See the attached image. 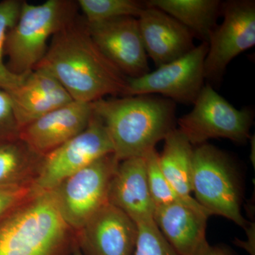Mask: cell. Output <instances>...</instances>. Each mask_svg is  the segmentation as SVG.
I'll list each match as a JSON object with an SVG mask.
<instances>
[{
    "instance_id": "1",
    "label": "cell",
    "mask_w": 255,
    "mask_h": 255,
    "mask_svg": "<svg viewBox=\"0 0 255 255\" xmlns=\"http://www.w3.org/2000/svg\"><path fill=\"white\" fill-rule=\"evenodd\" d=\"M36 68L51 74L77 102L91 104L109 95H128V77L99 49L86 21L78 17L52 37Z\"/></svg>"
},
{
    "instance_id": "2",
    "label": "cell",
    "mask_w": 255,
    "mask_h": 255,
    "mask_svg": "<svg viewBox=\"0 0 255 255\" xmlns=\"http://www.w3.org/2000/svg\"><path fill=\"white\" fill-rule=\"evenodd\" d=\"M92 112L107 128L119 161L144 157L175 128V102L156 95L101 99Z\"/></svg>"
},
{
    "instance_id": "3",
    "label": "cell",
    "mask_w": 255,
    "mask_h": 255,
    "mask_svg": "<svg viewBox=\"0 0 255 255\" xmlns=\"http://www.w3.org/2000/svg\"><path fill=\"white\" fill-rule=\"evenodd\" d=\"M76 246L50 191H37L0 219V255H72Z\"/></svg>"
},
{
    "instance_id": "4",
    "label": "cell",
    "mask_w": 255,
    "mask_h": 255,
    "mask_svg": "<svg viewBox=\"0 0 255 255\" xmlns=\"http://www.w3.org/2000/svg\"><path fill=\"white\" fill-rule=\"evenodd\" d=\"M74 0H48L41 4L23 1L16 23L6 34L4 56L11 73L26 76L43 59L48 41L77 18Z\"/></svg>"
},
{
    "instance_id": "5",
    "label": "cell",
    "mask_w": 255,
    "mask_h": 255,
    "mask_svg": "<svg viewBox=\"0 0 255 255\" xmlns=\"http://www.w3.org/2000/svg\"><path fill=\"white\" fill-rule=\"evenodd\" d=\"M196 200L211 215H219L246 228L241 209V189L229 157L211 144L194 149L191 172Z\"/></svg>"
},
{
    "instance_id": "6",
    "label": "cell",
    "mask_w": 255,
    "mask_h": 255,
    "mask_svg": "<svg viewBox=\"0 0 255 255\" xmlns=\"http://www.w3.org/2000/svg\"><path fill=\"white\" fill-rule=\"evenodd\" d=\"M193 105L192 110L177 121L178 129L193 146L214 138L243 143L251 137L253 111L233 107L211 84L204 85Z\"/></svg>"
},
{
    "instance_id": "7",
    "label": "cell",
    "mask_w": 255,
    "mask_h": 255,
    "mask_svg": "<svg viewBox=\"0 0 255 255\" xmlns=\"http://www.w3.org/2000/svg\"><path fill=\"white\" fill-rule=\"evenodd\" d=\"M119 162L114 154L101 157L50 190L65 222L79 231L106 204Z\"/></svg>"
},
{
    "instance_id": "8",
    "label": "cell",
    "mask_w": 255,
    "mask_h": 255,
    "mask_svg": "<svg viewBox=\"0 0 255 255\" xmlns=\"http://www.w3.org/2000/svg\"><path fill=\"white\" fill-rule=\"evenodd\" d=\"M110 154H114V147L107 128L92 112L83 131L43 156L34 187L39 191L51 190L64 179Z\"/></svg>"
},
{
    "instance_id": "9",
    "label": "cell",
    "mask_w": 255,
    "mask_h": 255,
    "mask_svg": "<svg viewBox=\"0 0 255 255\" xmlns=\"http://www.w3.org/2000/svg\"><path fill=\"white\" fill-rule=\"evenodd\" d=\"M223 19L208 42L204 78L219 82L236 57L255 45L254 0H228L222 2Z\"/></svg>"
},
{
    "instance_id": "10",
    "label": "cell",
    "mask_w": 255,
    "mask_h": 255,
    "mask_svg": "<svg viewBox=\"0 0 255 255\" xmlns=\"http://www.w3.org/2000/svg\"><path fill=\"white\" fill-rule=\"evenodd\" d=\"M208 48V43L202 42L179 59L140 78H128L127 96L160 95L174 102L193 105L204 86Z\"/></svg>"
},
{
    "instance_id": "11",
    "label": "cell",
    "mask_w": 255,
    "mask_h": 255,
    "mask_svg": "<svg viewBox=\"0 0 255 255\" xmlns=\"http://www.w3.org/2000/svg\"><path fill=\"white\" fill-rule=\"evenodd\" d=\"M86 23L99 49L126 76L140 78L150 72L137 18L122 17Z\"/></svg>"
},
{
    "instance_id": "12",
    "label": "cell",
    "mask_w": 255,
    "mask_h": 255,
    "mask_svg": "<svg viewBox=\"0 0 255 255\" xmlns=\"http://www.w3.org/2000/svg\"><path fill=\"white\" fill-rule=\"evenodd\" d=\"M75 233L83 255H132L137 226L127 214L108 203Z\"/></svg>"
},
{
    "instance_id": "13",
    "label": "cell",
    "mask_w": 255,
    "mask_h": 255,
    "mask_svg": "<svg viewBox=\"0 0 255 255\" xmlns=\"http://www.w3.org/2000/svg\"><path fill=\"white\" fill-rule=\"evenodd\" d=\"M92 116L91 104L73 100L22 128L19 138L44 156L83 131Z\"/></svg>"
},
{
    "instance_id": "14",
    "label": "cell",
    "mask_w": 255,
    "mask_h": 255,
    "mask_svg": "<svg viewBox=\"0 0 255 255\" xmlns=\"http://www.w3.org/2000/svg\"><path fill=\"white\" fill-rule=\"evenodd\" d=\"M137 20L146 53L157 68L182 58L196 47L192 33L157 8L145 5Z\"/></svg>"
},
{
    "instance_id": "15",
    "label": "cell",
    "mask_w": 255,
    "mask_h": 255,
    "mask_svg": "<svg viewBox=\"0 0 255 255\" xmlns=\"http://www.w3.org/2000/svg\"><path fill=\"white\" fill-rule=\"evenodd\" d=\"M6 92L20 129L73 101L51 74L40 68L34 69L20 85Z\"/></svg>"
},
{
    "instance_id": "16",
    "label": "cell",
    "mask_w": 255,
    "mask_h": 255,
    "mask_svg": "<svg viewBox=\"0 0 255 255\" xmlns=\"http://www.w3.org/2000/svg\"><path fill=\"white\" fill-rule=\"evenodd\" d=\"M108 203L136 224L153 221L155 206L149 190L144 157L119 162L111 181Z\"/></svg>"
},
{
    "instance_id": "17",
    "label": "cell",
    "mask_w": 255,
    "mask_h": 255,
    "mask_svg": "<svg viewBox=\"0 0 255 255\" xmlns=\"http://www.w3.org/2000/svg\"><path fill=\"white\" fill-rule=\"evenodd\" d=\"M209 215L180 204L157 206L153 219L159 231L179 255H208Z\"/></svg>"
},
{
    "instance_id": "18",
    "label": "cell",
    "mask_w": 255,
    "mask_h": 255,
    "mask_svg": "<svg viewBox=\"0 0 255 255\" xmlns=\"http://www.w3.org/2000/svg\"><path fill=\"white\" fill-rule=\"evenodd\" d=\"M145 4L169 14L185 26L194 38L206 43L217 27L222 7L219 0H149Z\"/></svg>"
},
{
    "instance_id": "19",
    "label": "cell",
    "mask_w": 255,
    "mask_h": 255,
    "mask_svg": "<svg viewBox=\"0 0 255 255\" xmlns=\"http://www.w3.org/2000/svg\"><path fill=\"white\" fill-rule=\"evenodd\" d=\"M159 164L167 182L183 199L198 203L191 196V172L194 148L187 137L178 128H174L164 139Z\"/></svg>"
},
{
    "instance_id": "20",
    "label": "cell",
    "mask_w": 255,
    "mask_h": 255,
    "mask_svg": "<svg viewBox=\"0 0 255 255\" xmlns=\"http://www.w3.org/2000/svg\"><path fill=\"white\" fill-rule=\"evenodd\" d=\"M43 158L20 138L0 143V187L34 186Z\"/></svg>"
},
{
    "instance_id": "21",
    "label": "cell",
    "mask_w": 255,
    "mask_h": 255,
    "mask_svg": "<svg viewBox=\"0 0 255 255\" xmlns=\"http://www.w3.org/2000/svg\"><path fill=\"white\" fill-rule=\"evenodd\" d=\"M144 158L145 160L146 174L151 198L157 206L180 204L211 216V214L199 204L191 203L179 195L164 177L159 164V154L155 149L147 152Z\"/></svg>"
},
{
    "instance_id": "22",
    "label": "cell",
    "mask_w": 255,
    "mask_h": 255,
    "mask_svg": "<svg viewBox=\"0 0 255 255\" xmlns=\"http://www.w3.org/2000/svg\"><path fill=\"white\" fill-rule=\"evenodd\" d=\"M79 8L89 23L102 22L122 17L138 18L145 2L135 0H78Z\"/></svg>"
},
{
    "instance_id": "23",
    "label": "cell",
    "mask_w": 255,
    "mask_h": 255,
    "mask_svg": "<svg viewBox=\"0 0 255 255\" xmlns=\"http://www.w3.org/2000/svg\"><path fill=\"white\" fill-rule=\"evenodd\" d=\"M22 3L23 1L20 0L0 1V90L5 92L18 86L27 76H19L11 73L4 62L6 34L17 21Z\"/></svg>"
},
{
    "instance_id": "24",
    "label": "cell",
    "mask_w": 255,
    "mask_h": 255,
    "mask_svg": "<svg viewBox=\"0 0 255 255\" xmlns=\"http://www.w3.org/2000/svg\"><path fill=\"white\" fill-rule=\"evenodd\" d=\"M137 237L132 255H179L167 241L155 221L137 223Z\"/></svg>"
},
{
    "instance_id": "25",
    "label": "cell",
    "mask_w": 255,
    "mask_h": 255,
    "mask_svg": "<svg viewBox=\"0 0 255 255\" xmlns=\"http://www.w3.org/2000/svg\"><path fill=\"white\" fill-rule=\"evenodd\" d=\"M20 130L11 99L4 90H0V143L19 138Z\"/></svg>"
},
{
    "instance_id": "26",
    "label": "cell",
    "mask_w": 255,
    "mask_h": 255,
    "mask_svg": "<svg viewBox=\"0 0 255 255\" xmlns=\"http://www.w3.org/2000/svg\"><path fill=\"white\" fill-rule=\"evenodd\" d=\"M37 191L34 186L0 187V219L27 200Z\"/></svg>"
},
{
    "instance_id": "27",
    "label": "cell",
    "mask_w": 255,
    "mask_h": 255,
    "mask_svg": "<svg viewBox=\"0 0 255 255\" xmlns=\"http://www.w3.org/2000/svg\"><path fill=\"white\" fill-rule=\"evenodd\" d=\"M208 255H234L232 252L224 247H212Z\"/></svg>"
},
{
    "instance_id": "28",
    "label": "cell",
    "mask_w": 255,
    "mask_h": 255,
    "mask_svg": "<svg viewBox=\"0 0 255 255\" xmlns=\"http://www.w3.org/2000/svg\"><path fill=\"white\" fill-rule=\"evenodd\" d=\"M72 255H82V252L80 251V248H79L78 244H77V246H75V249H74L73 254H72Z\"/></svg>"
}]
</instances>
